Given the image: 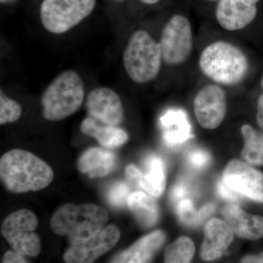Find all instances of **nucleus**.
I'll list each match as a JSON object with an SVG mask.
<instances>
[{
	"mask_svg": "<svg viewBox=\"0 0 263 263\" xmlns=\"http://www.w3.org/2000/svg\"><path fill=\"white\" fill-rule=\"evenodd\" d=\"M0 178L8 191L24 193L47 187L53 181V171L31 152L13 149L0 159Z\"/></svg>",
	"mask_w": 263,
	"mask_h": 263,
	"instance_id": "nucleus-1",
	"label": "nucleus"
},
{
	"mask_svg": "<svg viewBox=\"0 0 263 263\" xmlns=\"http://www.w3.org/2000/svg\"><path fill=\"white\" fill-rule=\"evenodd\" d=\"M108 220L104 208L93 203L64 204L53 214L50 226L53 233L68 239L70 246L90 239Z\"/></svg>",
	"mask_w": 263,
	"mask_h": 263,
	"instance_id": "nucleus-2",
	"label": "nucleus"
},
{
	"mask_svg": "<svg viewBox=\"0 0 263 263\" xmlns=\"http://www.w3.org/2000/svg\"><path fill=\"white\" fill-rule=\"evenodd\" d=\"M199 65L211 80L232 86L245 79L249 70L245 53L231 43L217 41L208 46L200 55Z\"/></svg>",
	"mask_w": 263,
	"mask_h": 263,
	"instance_id": "nucleus-3",
	"label": "nucleus"
},
{
	"mask_svg": "<svg viewBox=\"0 0 263 263\" xmlns=\"http://www.w3.org/2000/svg\"><path fill=\"white\" fill-rule=\"evenodd\" d=\"M84 83L72 70L57 76L42 98L43 114L48 121H60L75 114L84 101Z\"/></svg>",
	"mask_w": 263,
	"mask_h": 263,
	"instance_id": "nucleus-4",
	"label": "nucleus"
},
{
	"mask_svg": "<svg viewBox=\"0 0 263 263\" xmlns=\"http://www.w3.org/2000/svg\"><path fill=\"white\" fill-rule=\"evenodd\" d=\"M160 43L146 31H136L124 52L123 62L129 78L138 84H146L158 75L162 63Z\"/></svg>",
	"mask_w": 263,
	"mask_h": 263,
	"instance_id": "nucleus-5",
	"label": "nucleus"
},
{
	"mask_svg": "<svg viewBox=\"0 0 263 263\" xmlns=\"http://www.w3.org/2000/svg\"><path fill=\"white\" fill-rule=\"evenodd\" d=\"M96 0H44L41 5L43 27L62 34L76 27L94 10Z\"/></svg>",
	"mask_w": 263,
	"mask_h": 263,
	"instance_id": "nucleus-6",
	"label": "nucleus"
},
{
	"mask_svg": "<svg viewBox=\"0 0 263 263\" xmlns=\"http://www.w3.org/2000/svg\"><path fill=\"white\" fill-rule=\"evenodd\" d=\"M37 227L35 214L27 209H21L5 218L1 233L15 252L24 256L36 257L42 248L41 238L34 233Z\"/></svg>",
	"mask_w": 263,
	"mask_h": 263,
	"instance_id": "nucleus-7",
	"label": "nucleus"
},
{
	"mask_svg": "<svg viewBox=\"0 0 263 263\" xmlns=\"http://www.w3.org/2000/svg\"><path fill=\"white\" fill-rule=\"evenodd\" d=\"M160 45L165 63L177 65L186 62L193 48V32L188 18L175 15L170 19L162 30Z\"/></svg>",
	"mask_w": 263,
	"mask_h": 263,
	"instance_id": "nucleus-8",
	"label": "nucleus"
},
{
	"mask_svg": "<svg viewBox=\"0 0 263 263\" xmlns=\"http://www.w3.org/2000/svg\"><path fill=\"white\" fill-rule=\"evenodd\" d=\"M194 111L202 127L214 129L220 126L227 112L226 95L217 85L204 86L194 100Z\"/></svg>",
	"mask_w": 263,
	"mask_h": 263,
	"instance_id": "nucleus-9",
	"label": "nucleus"
},
{
	"mask_svg": "<svg viewBox=\"0 0 263 263\" xmlns=\"http://www.w3.org/2000/svg\"><path fill=\"white\" fill-rule=\"evenodd\" d=\"M221 180L242 196L263 202V174L249 164L238 160L230 161Z\"/></svg>",
	"mask_w": 263,
	"mask_h": 263,
	"instance_id": "nucleus-10",
	"label": "nucleus"
},
{
	"mask_svg": "<svg viewBox=\"0 0 263 263\" xmlns=\"http://www.w3.org/2000/svg\"><path fill=\"white\" fill-rule=\"evenodd\" d=\"M120 235L119 228L110 224L86 241L70 246L64 254V260L67 263L93 262L113 248Z\"/></svg>",
	"mask_w": 263,
	"mask_h": 263,
	"instance_id": "nucleus-11",
	"label": "nucleus"
},
{
	"mask_svg": "<svg viewBox=\"0 0 263 263\" xmlns=\"http://www.w3.org/2000/svg\"><path fill=\"white\" fill-rule=\"evenodd\" d=\"M86 105L90 117L104 124L117 126L124 119L122 100L109 88H98L91 91Z\"/></svg>",
	"mask_w": 263,
	"mask_h": 263,
	"instance_id": "nucleus-12",
	"label": "nucleus"
},
{
	"mask_svg": "<svg viewBox=\"0 0 263 263\" xmlns=\"http://www.w3.org/2000/svg\"><path fill=\"white\" fill-rule=\"evenodd\" d=\"M260 0H219L215 15L218 23L228 31L245 28L257 16Z\"/></svg>",
	"mask_w": 263,
	"mask_h": 263,
	"instance_id": "nucleus-13",
	"label": "nucleus"
},
{
	"mask_svg": "<svg viewBox=\"0 0 263 263\" xmlns=\"http://www.w3.org/2000/svg\"><path fill=\"white\" fill-rule=\"evenodd\" d=\"M233 231L226 221L212 219L206 223L204 230L203 242L200 255L204 260L219 258L226 252L233 240Z\"/></svg>",
	"mask_w": 263,
	"mask_h": 263,
	"instance_id": "nucleus-14",
	"label": "nucleus"
},
{
	"mask_svg": "<svg viewBox=\"0 0 263 263\" xmlns=\"http://www.w3.org/2000/svg\"><path fill=\"white\" fill-rule=\"evenodd\" d=\"M222 216L233 233L245 239L255 240L263 237V217L248 214L235 204L226 205Z\"/></svg>",
	"mask_w": 263,
	"mask_h": 263,
	"instance_id": "nucleus-15",
	"label": "nucleus"
},
{
	"mask_svg": "<svg viewBox=\"0 0 263 263\" xmlns=\"http://www.w3.org/2000/svg\"><path fill=\"white\" fill-rule=\"evenodd\" d=\"M165 234L161 230L143 237L127 250L118 254L112 262H148L158 252L165 241Z\"/></svg>",
	"mask_w": 263,
	"mask_h": 263,
	"instance_id": "nucleus-16",
	"label": "nucleus"
},
{
	"mask_svg": "<svg viewBox=\"0 0 263 263\" xmlns=\"http://www.w3.org/2000/svg\"><path fill=\"white\" fill-rule=\"evenodd\" d=\"M163 140L169 147L182 144L192 138V127L187 115L181 109H170L160 118Z\"/></svg>",
	"mask_w": 263,
	"mask_h": 263,
	"instance_id": "nucleus-17",
	"label": "nucleus"
},
{
	"mask_svg": "<svg viewBox=\"0 0 263 263\" xmlns=\"http://www.w3.org/2000/svg\"><path fill=\"white\" fill-rule=\"evenodd\" d=\"M116 163L114 153L93 147L81 155L78 161V169L90 178H101L110 174L115 168Z\"/></svg>",
	"mask_w": 263,
	"mask_h": 263,
	"instance_id": "nucleus-18",
	"label": "nucleus"
},
{
	"mask_svg": "<svg viewBox=\"0 0 263 263\" xmlns=\"http://www.w3.org/2000/svg\"><path fill=\"white\" fill-rule=\"evenodd\" d=\"M81 131L86 136L95 138L105 148L122 146L128 140V135L122 128L117 126L99 124L91 117L86 118L81 124Z\"/></svg>",
	"mask_w": 263,
	"mask_h": 263,
	"instance_id": "nucleus-19",
	"label": "nucleus"
},
{
	"mask_svg": "<svg viewBox=\"0 0 263 263\" xmlns=\"http://www.w3.org/2000/svg\"><path fill=\"white\" fill-rule=\"evenodd\" d=\"M127 205L133 213L138 224L145 228L155 226L159 219L157 202L143 192H136L128 197Z\"/></svg>",
	"mask_w": 263,
	"mask_h": 263,
	"instance_id": "nucleus-20",
	"label": "nucleus"
},
{
	"mask_svg": "<svg viewBox=\"0 0 263 263\" xmlns=\"http://www.w3.org/2000/svg\"><path fill=\"white\" fill-rule=\"evenodd\" d=\"M165 184L163 162L157 156H149L146 160V172L142 174L140 187L152 196L160 197L163 193Z\"/></svg>",
	"mask_w": 263,
	"mask_h": 263,
	"instance_id": "nucleus-21",
	"label": "nucleus"
},
{
	"mask_svg": "<svg viewBox=\"0 0 263 263\" xmlns=\"http://www.w3.org/2000/svg\"><path fill=\"white\" fill-rule=\"evenodd\" d=\"M241 134L245 141L241 152L243 160L252 165L263 166V133L245 124L241 127Z\"/></svg>",
	"mask_w": 263,
	"mask_h": 263,
	"instance_id": "nucleus-22",
	"label": "nucleus"
},
{
	"mask_svg": "<svg viewBox=\"0 0 263 263\" xmlns=\"http://www.w3.org/2000/svg\"><path fill=\"white\" fill-rule=\"evenodd\" d=\"M195 247L188 237H181L171 243L164 252L165 262H190L195 254Z\"/></svg>",
	"mask_w": 263,
	"mask_h": 263,
	"instance_id": "nucleus-23",
	"label": "nucleus"
},
{
	"mask_svg": "<svg viewBox=\"0 0 263 263\" xmlns=\"http://www.w3.org/2000/svg\"><path fill=\"white\" fill-rule=\"evenodd\" d=\"M22 108L14 100L0 92V124L16 122L22 116Z\"/></svg>",
	"mask_w": 263,
	"mask_h": 263,
	"instance_id": "nucleus-24",
	"label": "nucleus"
},
{
	"mask_svg": "<svg viewBox=\"0 0 263 263\" xmlns=\"http://www.w3.org/2000/svg\"><path fill=\"white\" fill-rule=\"evenodd\" d=\"M177 213L180 221L185 226L195 227L200 224L198 212L195 210L193 202L190 199H183L178 203Z\"/></svg>",
	"mask_w": 263,
	"mask_h": 263,
	"instance_id": "nucleus-25",
	"label": "nucleus"
},
{
	"mask_svg": "<svg viewBox=\"0 0 263 263\" xmlns=\"http://www.w3.org/2000/svg\"><path fill=\"white\" fill-rule=\"evenodd\" d=\"M129 196V188L127 183L119 181L114 183L108 192V200L112 206L116 208L124 207L127 204Z\"/></svg>",
	"mask_w": 263,
	"mask_h": 263,
	"instance_id": "nucleus-26",
	"label": "nucleus"
},
{
	"mask_svg": "<svg viewBox=\"0 0 263 263\" xmlns=\"http://www.w3.org/2000/svg\"><path fill=\"white\" fill-rule=\"evenodd\" d=\"M188 161L193 168L200 171L209 165L211 156L207 151L197 148L190 152L188 156Z\"/></svg>",
	"mask_w": 263,
	"mask_h": 263,
	"instance_id": "nucleus-27",
	"label": "nucleus"
},
{
	"mask_svg": "<svg viewBox=\"0 0 263 263\" xmlns=\"http://www.w3.org/2000/svg\"><path fill=\"white\" fill-rule=\"evenodd\" d=\"M190 193V187L185 181H180L176 183L171 191V199L175 203H179L183 199L187 198Z\"/></svg>",
	"mask_w": 263,
	"mask_h": 263,
	"instance_id": "nucleus-28",
	"label": "nucleus"
},
{
	"mask_svg": "<svg viewBox=\"0 0 263 263\" xmlns=\"http://www.w3.org/2000/svg\"><path fill=\"white\" fill-rule=\"evenodd\" d=\"M217 192L218 193H219V196L230 202H240V196H242L239 193H237V192H235L233 189L228 186L222 180H221V181L218 183Z\"/></svg>",
	"mask_w": 263,
	"mask_h": 263,
	"instance_id": "nucleus-29",
	"label": "nucleus"
},
{
	"mask_svg": "<svg viewBox=\"0 0 263 263\" xmlns=\"http://www.w3.org/2000/svg\"><path fill=\"white\" fill-rule=\"evenodd\" d=\"M125 175L129 183L140 187L142 173L139 169L137 168L136 166L130 164L126 168Z\"/></svg>",
	"mask_w": 263,
	"mask_h": 263,
	"instance_id": "nucleus-30",
	"label": "nucleus"
},
{
	"mask_svg": "<svg viewBox=\"0 0 263 263\" xmlns=\"http://www.w3.org/2000/svg\"><path fill=\"white\" fill-rule=\"evenodd\" d=\"M2 262L3 263H26L28 262L26 259L24 258V255L18 253L15 251H8L5 255L3 256V260Z\"/></svg>",
	"mask_w": 263,
	"mask_h": 263,
	"instance_id": "nucleus-31",
	"label": "nucleus"
},
{
	"mask_svg": "<svg viewBox=\"0 0 263 263\" xmlns=\"http://www.w3.org/2000/svg\"><path fill=\"white\" fill-rule=\"evenodd\" d=\"M215 209V205L213 203L206 204V205H204L198 212L199 221H200V224L202 221H205L209 216L212 215Z\"/></svg>",
	"mask_w": 263,
	"mask_h": 263,
	"instance_id": "nucleus-32",
	"label": "nucleus"
},
{
	"mask_svg": "<svg viewBox=\"0 0 263 263\" xmlns=\"http://www.w3.org/2000/svg\"><path fill=\"white\" fill-rule=\"evenodd\" d=\"M257 122L261 129L263 130V94L259 96L257 101Z\"/></svg>",
	"mask_w": 263,
	"mask_h": 263,
	"instance_id": "nucleus-33",
	"label": "nucleus"
},
{
	"mask_svg": "<svg viewBox=\"0 0 263 263\" xmlns=\"http://www.w3.org/2000/svg\"><path fill=\"white\" fill-rule=\"evenodd\" d=\"M242 262H263V253L257 255H248L243 257Z\"/></svg>",
	"mask_w": 263,
	"mask_h": 263,
	"instance_id": "nucleus-34",
	"label": "nucleus"
},
{
	"mask_svg": "<svg viewBox=\"0 0 263 263\" xmlns=\"http://www.w3.org/2000/svg\"><path fill=\"white\" fill-rule=\"evenodd\" d=\"M143 4L153 5L158 3L160 0H140Z\"/></svg>",
	"mask_w": 263,
	"mask_h": 263,
	"instance_id": "nucleus-35",
	"label": "nucleus"
},
{
	"mask_svg": "<svg viewBox=\"0 0 263 263\" xmlns=\"http://www.w3.org/2000/svg\"><path fill=\"white\" fill-rule=\"evenodd\" d=\"M15 0H0V2H1V3H3V4H10V3H13V2H15Z\"/></svg>",
	"mask_w": 263,
	"mask_h": 263,
	"instance_id": "nucleus-36",
	"label": "nucleus"
},
{
	"mask_svg": "<svg viewBox=\"0 0 263 263\" xmlns=\"http://www.w3.org/2000/svg\"><path fill=\"white\" fill-rule=\"evenodd\" d=\"M207 1L209 2H218L219 0H207Z\"/></svg>",
	"mask_w": 263,
	"mask_h": 263,
	"instance_id": "nucleus-37",
	"label": "nucleus"
},
{
	"mask_svg": "<svg viewBox=\"0 0 263 263\" xmlns=\"http://www.w3.org/2000/svg\"><path fill=\"white\" fill-rule=\"evenodd\" d=\"M261 85H262V86L263 87V76H262V81H261Z\"/></svg>",
	"mask_w": 263,
	"mask_h": 263,
	"instance_id": "nucleus-38",
	"label": "nucleus"
},
{
	"mask_svg": "<svg viewBox=\"0 0 263 263\" xmlns=\"http://www.w3.org/2000/svg\"><path fill=\"white\" fill-rule=\"evenodd\" d=\"M117 1H123V0H117Z\"/></svg>",
	"mask_w": 263,
	"mask_h": 263,
	"instance_id": "nucleus-39",
	"label": "nucleus"
}]
</instances>
